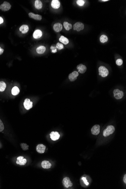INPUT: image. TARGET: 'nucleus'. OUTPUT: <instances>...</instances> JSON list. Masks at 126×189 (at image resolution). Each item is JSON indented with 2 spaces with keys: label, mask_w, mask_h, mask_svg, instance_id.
I'll list each match as a JSON object with an SVG mask.
<instances>
[{
  "label": "nucleus",
  "mask_w": 126,
  "mask_h": 189,
  "mask_svg": "<svg viewBox=\"0 0 126 189\" xmlns=\"http://www.w3.org/2000/svg\"><path fill=\"white\" fill-rule=\"evenodd\" d=\"M114 131V127L113 125H109L107 126L106 128L103 131V136L106 137L110 135V134H112Z\"/></svg>",
  "instance_id": "obj_1"
},
{
  "label": "nucleus",
  "mask_w": 126,
  "mask_h": 189,
  "mask_svg": "<svg viewBox=\"0 0 126 189\" xmlns=\"http://www.w3.org/2000/svg\"><path fill=\"white\" fill-rule=\"evenodd\" d=\"M99 75L103 78H105L109 74V71L106 67L101 66L99 68Z\"/></svg>",
  "instance_id": "obj_2"
},
{
  "label": "nucleus",
  "mask_w": 126,
  "mask_h": 189,
  "mask_svg": "<svg viewBox=\"0 0 126 189\" xmlns=\"http://www.w3.org/2000/svg\"><path fill=\"white\" fill-rule=\"evenodd\" d=\"M114 97L117 99H120L122 98L124 96L123 92L121 91L118 89H115L113 91Z\"/></svg>",
  "instance_id": "obj_3"
},
{
  "label": "nucleus",
  "mask_w": 126,
  "mask_h": 189,
  "mask_svg": "<svg viewBox=\"0 0 126 189\" xmlns=\"http://www.w3.org/2000/svg\"><path fill=\"white\" fill-rule=\"evenodd\" d=\"M62 182L64 187L66 188H68L69 187H71L73 185L72 182L70 181V179L68 177H65L63 180Z\"/></svg>",
  "instance_id": "obj_4"
},
{
  "label": "nucleus",
  "mask_w": 126,
  "mask_h": 189,
  "mask_svg": "<svg viewBox=\"0 0 126 189\" xmlns=\"http://www.w3.org/2000/svg\"><path fill=\"white\" fill-rule=\"evenodd\" d=\"M11 5L10 3L5 1L4 2L0 5V9L4 12H6L10 9Z\"/></svg>",
  "instance_id": "obj_5"
},
{
  "label": "nucleus",
  "mask_w": 126,
  "mask_h": 189,
  "mask_svg": "<svg viewBox=\"0 0 126 189\" xmlns=\"http://www.w3.org/2000/svg\"><path fill=\"white\" fill-rule=\"evenodd\" d=\"M84 25L81 22H77L73 26V29L77 31L82 30L84 29Z\"/></svg>",
  "instance_id": "obj_6"
},
{
  "label": "nucleus",
  "mask_w": 126,
  "mask_h": 189,
  "mask_svg": "<svg viewBox=\"0 0 126 189\" xmlns=\"http://www.w3.org/2000/svg\"><path fill=\"white\" fill-rule=\"evenodd\" d=\"M79 75L77 71H74L69 75L68 78L70 81L73 82L77 79V77L79 76Z\"/></svg>",
  "instance_id": "obj_7"
},
{
  "label": "nucleus",
  "mask_w": 126,
  "mask_h": 189,
  "mask_svg": "<svg viewBox=\"0 0 126 189\" xmlns=\"http://www.w3.org/2000/svg\"><path fill=\"white\" fill-rule=\"evenodd\" d=\"M24 106L27 110H29L33 107V102L29 99H26L24 103Z\"/></svg>",
  "instance_id": "obj_8"
},
{
  "label": "nucleus",
  "mask_w": 126,
  "mask_h": 189,
  "mask_svg": "<svg viewBox=\"0 0 126 189\" xmlns=\"http://www.w3.org/2000/svg\"><path fill=\"white\" fill-rule=\"evenodd\" d=\"M91 133L94 135H97L99 134L100 132V126L99 125H94L91 130Z\"/></svg>",
  "instance_id": "obj_9"
},
{
  "label": "nucleus",
  "mask_w": 126,
  "mask_h": 189,
  "mask_svg": "<svg viewBox=\"0 0 126 189\" xmlns=\"http://www.w3.org/2000/svg\"><path fill=\"white\" fill-rule=\"evenodd\" d=\"M77 68L78 70V72L81 74L84 73L87 70V68L85 65L82 64H80L77 66Z\"/></svg>",
  "instance_id": "obj_10"
},
{
  "label": "nucleus",
  "mask_w": 126,
  "mask_h": 189,
  "mask_svg": "<svg viewBox=\"0 0 126 189\" xmlns=\"http://www.w3.org/2000/svg\"><path fill=\"white\" fill-rule=\"evenodd\" d=\"M27 162L26 159H24V157L19 156L17 158L16 164H20V165H24L26 164Z\"/></svg>",
  "instance_id": "obj_11"
},
{
  "label": "nucleus",
  "mask_w": 126,
  "mask_h": 189,
  "mask_svg": "<svg viewBox=\"0 0 126 189\" xmlns=\"http://www.w3.org/2000/svg\"><path fill=\"white\" fill-rule=\"evenodd\" d=\"M50 136L51 139L54 141L58 140L60 137V134H59V132L57 131L52 132L50 134Z\"/></svg>",
  "instance_id": "obj_12"
},
{
  "label": "nucleus",
  "mask_w": 126,
  "mask_h": 189,
  "mask_svg": "<svg viewBox=\"0 0 126 189\" xmlns=\"http://www.w3.org/2000/svg\"><path fill=\"white\" fill-rule=\"evenodd\" d=\"M30 18L36 21H41L42 19V16L39 14H34L32 12H30L28 14Z\"/></svg>",
  "instance_id": "obj_13"
},
{
  "label": "nucleus",
  "mask_w": 126,
  "mask_h": 189,
  "mask_svg": "<svg viewBox=\"0 0 126 189\" xmlns=\"http://www.w3.org/2000/svg\"><path fill=\"white\" fill-rule=\"evenodd\" d=\"M46 146L43 144H39L36 147V150L39 153H44L45 151Z\"/></svg>",
  "instance_id": "obj_14"
},
{
  "label": "nucleus",
  "mask_w": 126,
  "mask_h": 189,
  "mask_svg": "<svg viewBox=\"0 0 126 189\" xmlns=\"http://www.w3.org/2000/svg\"><path fill=\"white\" fill-rule=\"evenodd\" d=\"M53 29L56 32H59L62 29V25L60 23H56L53 26Z\"/></svg>",
  "instance_id": "obj_15"
},
{
  "label": "nucleus",
  "mask_w": 126,
  "mask_h": 189,
  "mask_svg": "<svg viewBox=\"0 0 126 189\" xmlns=\"http://www.w3.org/2000/svg\"><path fill=\"white\" fill-rule=\"evenodd\" d=\"M61 4L58 0H53L51 3V6L53 8L56 9L60 7Z\"/></svg>",
  "instance_id": "obj_16"
},
{
  "label": "nucleus",
  "mask_w": 126,
  "mask_h": 189,
  "mask_svg": "<svg viewBox=\"0 0 126 189\" xmlns=\"http://www.w3.org/2000/svg\"><path fill=\"white\" fill-rule=\"evenodd\" d=\"M42 35V33L40 29H37L35 31L33 34V37L34 39L40 38Z\"/></svg>",
  "instance_id": "obj_17"
},
{
  "label": "nucleus",
  "mask_w": 126,
  "mask_h": 189,
  "mask_svg": "<svg viewBox=\"0 0 126 189\" xmlns=\"http://www.w3.org/2000/svg\"><path fill=\"white\" fill-rule=\"evenodd\" d=\"M19 30L22 34L27 33L29 30V27L27 25H23L20 27Z\"/></svg>",
  "instance_id": "obj_18"
},
{
  "label": "nucleus",
  "mask_w": 126,
  "mask_h": 189,
  "mask_svg": "<svg viewBox=\"0 0 126 189\" xmlns=\"http://www.w3.org/2000/svg\"><path fill=\"white\" fill-rule=\"evenodd\" d=\"M41 165L43 168L49 169L51 167V164L48 161L44 160L42 162Z\"/></svg>",
  "instance_id": "obj_19"
},
{
  "label": "nucleus",
  "mask_w": 126,
  "mask_h": 189,
  "mask_svg": "<svg viewBox=\"0 0 126 189\" xmlns=\"http://www.w3.org/2000/svg\"><path fill=\"white\" fill-rule=\"evenodd\" d=\"M46 50V48L44 46H41L37 48L36 49V52L37 53L39 54H44Z\"/></svg>",
  "instance_id": "obj_20"
},
{
  "label": "nucleus",
  "mask_w": 126,
  "mask_h": 189,
  "mask_svg": "<svg viewBox=\"0 0 126 189\" xmlns=\"http://www.w3.org/2000/svg\"><path fill=\"white\" fill-rule=\"evenodd\" d=\"M43 4L42 2L39 0H36L35 1V7L37 9L40 10L42 8Z\"/></svg>",
  "instance_id": "obj_21"
},
{
  "label": "nucleus",
  "mask_w": 126,
  "mask_h": 189,
  "mask_svg": "<svg viewBox=\"0 0 126 189\" xmlns=\"http://www.w3.org/2000/svg\"><path fill=\"white\" fill-rule=\"evenodd\" d=\"M59 40L61 42H62V43L65 45L68 44L69 42V41L68 39L63 36H61L60 38L59 39Z\"/></svg>",
  "instance_id": "obj_22"
},
{
  "label": "nucleus",
  "mask_w": 126,
  "mask_h": 189,
  "mask_svg": "<svg viewBox=\"0 0 126 189\" xmlns=\"http://www.w3.org/2000/svg\"><path fill=\"white\" fill-rule=\"evenodd\" d=\"M20 90L17 86H14L12 88V93L14 96H16L19 94Z\"/></svg>",
  "instance_id": "obj_23"
},
{
  "label": "nucleus",
  "mask_w": 126,
  "mask_h": 189,
  "mask_svg": "<svg viewBox=\"0 0 126 189\" xmlns=\"http://www.w3.org/2000/svg\"><path fill=\"white\" fill-rule=\"evenodd\" d=\"M64 26L65 29L67 31H69L72 29V25L71 24L68 23L67 22H64Z\"/></svg>",
  "instance_id": "obj_24"
},
{
  "label": "nucleus",
  "mask_w": 126,
  "mask_h": 189,
  "mask_svg": "<svg viewBox=\"0 0 126 189\" xmlns=\"http://www.w3.org/2000/svg\"><path fill=\"white\" fill-rule=\"evenodd\" d=\"M6 86L7 85L6 83L4 82H0V91L3 92L5 91Z\"/></svg>",
  "instance_id": "obj_25"
},
{
  "label": "nucleus",
  "mask_w": 126,
  "mask_h": 189,
  "mask_svg": "<svg viewBox=\"0 0 126 189\" xmlns=\"http://www.w3.org/2000/svg\"><path fill=\"white\" fill-rule=\"evenodd\" d=\"M100 40L101 42L102 43L106 42L108 41V38L105 35H102L100 37Z\"/></svg>",
  "instance_id": "obj_26"
},
{
  "label": "nucleus",
  "mask_w": 126,
  "mask_h": 189,
  "mask_svg": "<svg viewBox=\"0 0 126 189\" xmlns=\"http://www.w3.org/2000/svg\"><path fill=\"white\" fill-rule=\"evenodd\" d=\"M21 148L24 151L27 150L28 149L29 146L27 144L25 143H22L20 144Z\"/></svg>",
  "instance_id": "obj_27"
},
{
  "label": "nucleus",
  "mask_w": 126,
  "mask_h": 189,
  "mask_svg": "<svg viewBox=\"0 0 126 189\" xmlns=\"http://www.w3.org/2000/svg\"><path fill=\"white\" fill-rule=\"evenodd\" d=\"M56 47V48H57L59 50L62 49L64 48L63 45L62 44H61L60 43H57Z\"/></svg>",
  "instance_id": "obj_28"
},
{
  "label": "nucleus",
  "mask_w": 126,
  "mask_h": 189,
  "mask_svg": "<svg viewBox=\"0 0 126 189\" xmlns=\"http://www.w3.org/2000/svg\"><path fill=\"white\" fill-rule=\"evenodd\" d=\"M76 3L79 6H82L85 4V2L83 0H78L77 1Z\"/></svg>",
  "instance_id": "obj_29"
},
{
  "label": "nucleus",
  "mask_w": 126,
  "mask_h": 189,
  "mask_svg": "<svg viewBox=\"0 0 126 189\" xmlns=\"http://www.w3.org/2000/svg\"><path fill=\"white\" fill-rule=\"evenodd\" d=\"M116 63L118 66H121L123 64V61L121 59H118L116 61Z\"/></svg>",
  "instance_id": "obj_30"
},
{
  "label": "nucleus",
  "mask_w": 126,
  "mask_h": 189,
  "mask_svg": "<svg viewBox=\"0 0 126 189\" xmlns=\"http://www.w3.org/2000/svg\"><path fill=\"white\" fill-rule=\"evenodd\" d=\"M4 125L3 124L1 119H0V132L4 130Z\"/></svg>",
  "instance_id": "obj_31"
},
{
  "label": "nucleus",
  "mask_w": 126,
  "mask_h": 189,
  "mask_svg": "<svg viewBox=\"0 0 126 189\" xmlns=\"http://www.w3.org/2000/svg\"><path fill=\"white\" fill-rule=\"evenodd\" d=\"M51 49V52L53 53H56L57 52V48H56V47H54V46H51L50 47Z\"/></svg>",
  "instance_id": "obj_32"
},
{
  "label": "nucleus",
  "mask_w": 126,
  "mask_h": 189,
  "mask_svg": "<svg viewBox=\"0 0 126 189\" xmlns=\"http://www.w3.org/2000/svg\"><path fill=\"white\" fill-rule=\"evenodd\" d=\"M82 180L83 181L84 183H85L86 185H88L89 183H88V182L87 181V180H86V178L85 177H83L82 178Z\"/></svg>",
  "instance_id": "obj_33"
},
{
  "label": "nucleus",
  "mask_w": 126,
  "mask_h": 189,
  "mask_svg": "<svg viewBox=\"0 0 126 189\" xmlns=\"http://www.w3.org/2000/svg\"><path fill=\"white\" fill-rule=\"evenodd\" d=\"M4 52V49L0 47V55H1L2 54H3Z\"/></svg>",
  "instance_id": "obj_34"
},
{
  "label": "nucleus",
  "mask_w": 126,
  "mask_h": 189,
  "mask_svg": "<svg viewBox=\"0 0 126 189\" xmlns=\"http://www.w3.org/2000/svg\"><path fill=\"white\" fill-rule=\"evenodd\" d=\"M4 22V20L3 18L1 17H0V24H2Z\"/></svg>",
  "instance_id": "obj_35"
},
{
  "label": "nucleus",
  "mask_w": 126,
  "mask_h": 189,
  "mask_svg": "<svg viewBox=\"0 0 126 189\" xmlns=\"http://www.w3.org/2000/svg\"><path fill=\"white\" fill-rule=\"evenodd\" d=\"M123 181L125 183H126V174L124 175V177H123Z\"/></svg>",
  "instance_id": "obj_36"
},
{
  "label": "nucleus",
  "mask_w": 126,
  "mask_h": 189,
  "mask_svg": "<svg viewBox=\"0 0 126 189\" xmlns=\"http://www.w3.org/2000/svg\"><path fill=\"white\" fill-rule=\"evenodd\" d=\"M108 0H99L100 2H107L108 1Z\"/></svg>",
  "instance_id": "obj_37"
}]
</instances>
